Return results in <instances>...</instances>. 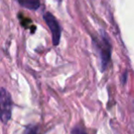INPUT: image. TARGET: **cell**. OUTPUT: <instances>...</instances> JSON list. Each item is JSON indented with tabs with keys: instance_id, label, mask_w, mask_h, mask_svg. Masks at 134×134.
<instances>
[{
	"instance_id": "cell-2",
	"label": "cell",
	"mask_w": 134,
	"mask_h": 134,
	"mask_svg": "<svg viewBox=\"0 0 134 134\" xmlns=\"http://www.w3.org/2000/svg\"><path fill=\"white\" fill-rule=\"evenodd\" d=\"M0 105H1V120L4 124H8V122L11 119L12 108L13 103L9 92L3 87L0 93Z\"/></svg>"
},
{
	"instance_id": "cell-5",
	"label": "cell",
	"mask_w": 134,
	"mask_h": 134,
	"mask_svg": "<svg viewBox=\"0 0 134 134\" xmlns=\"http://www.w3.org/2000/svg\"><path fill=\"white\" fill-rule=\"evenodd\" d=\"M24 134H38V127L37 126H28L24 131Z\"/></svg>"
},
{
	"instance_id": "cell-6",
	"label": "cell",
	"mask_w": 134,
	"mask_h": 134,
	"mask_svg": "<svg viewBox=\"0 0 134 134\" xmlns=\"http://www.w3.org/2000/svg\"><path fill=\"white\" fill-rule=\"evenodd\" d=\"M72 134H87L86 132V130L83 129L82 126L78 125V126L75 127V128L72 130Z\"/></svg>"
},
{
	"instance_id": "cell-4",
	"label": "cell",
	"mask_w": 134,
	"mask_h": 134,
	"mask_svg": "<svg viewBox=\"0 0 134 134\" xmlns=\"http://www.w3.org/2000/svg\"><path fill=\"white\" fill-rule=\"evenodd\" d=\"M22 8L30 10H37L41 7V0H18Z\"/></svg>"
},
{
	"instance_id": "cell-1",
	"label": "cell",
	"mask_w": 134,
	"mask_h": 134,
	"mask_svg": "<svg viewBox=\"0 0 134 134\" xmlns=\"http://www.w3.org/2000/svg\"><path fill=\"white\" fill-rule=\"evenodd\" d=\"M93 42L96 50L98 52L99 58H100L102 72H105L109 64L112 52V46L109 39H108V36L105 33V31L101 30L100 39L98 40L97 38H93Z\"/></svg>"
},
{
	"instance_id": "cell-3",
	"label": "cell",
	"mask_w": 134,
	"mask_h": 134,
	"mask_svg": "<svg viewBox=\"0 0 134 134\" xmlns=\"http://www.w3.org/2000/svg\"><path fill=\"white\" fill-rule=\"evenodd\" d=\"M43 19H44L47 26L49 27V29L51 30L52 37V44L54 46H57L60 43V40H61L62 35V29L59 22L54 18V16L52 13H50V12H47V13H45L43 15Z\"/></svg>"
}]
</instances>
